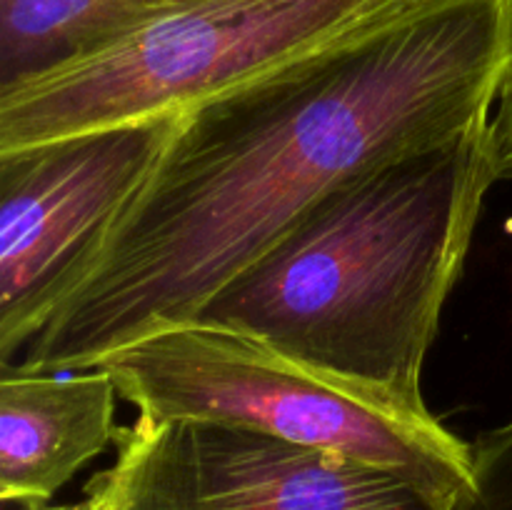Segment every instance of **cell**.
I'll return each mask as SVG.
<instances>
[{
	"instance_id": "cell-9",
	"label": "cell",
	"mask_w": 512,
	"mask_h": 510,
	"mask_svg": "<svg viewBox=\"0 0 512 510\" xmlns=\"http://www.w3.org/2000/svg\"><path fill=\"white\" fill-rule=\"evenodd\" d=\"M448 510H512V418L470 445V483Z\"/></svg>"
},
{
	"instance_id": "cell-7",
	"label": "cell",
	"mask_w": 512,
	"mask_h": 510,
	"mask_svg": "<svg viewBox=\"0 0 512 510\" xmlns=\"http://www.w3.org/2000/svg\"><path fill=\"white\" fill-rule=\"evenodd\" d=\"M115 380L103 368H0V498L48 503L85 463L115 445Z\"/></svg>"
},
{
	"instance_id": "cell-1",
	"label": "cell",
	"mask_w": 512,
	"mask_h": 510,
	"mask_svg": "<svg viewBox=\"0 0 512 510\" xmlns=\"http://www.w3.org/2000/svg\"><path fill=\"white\" fill-rule=\"evenodd\" d=\"M510 60L512 0H428L180 110L13 365L88 370L193 320L335 188L490 118Z\"/></svg>"
},
{
	"instance_id": "cell-2",
	"label": "cell",
	"mask_w": 512,
	"mask_h": 510,
	"mask_svg": "<svg viewBox=\"0 0 512 510\" xmlns=\"http://www.w3.org/2000/svg\"><path fill=\"white\" fill-rule=\"evenodd\" d=\"M498 180L490 118L373 165L325 195L195 318L428 410L425 358Z\"/></svg>"
},
{
	"instance_id": "cell-4",
	"label": "cell",
	"mask_w": 512,
	"mask_h": 510,
	"mask_svg": "<svg viewBox=\"0 0 512 510\" xmlns=\"http://www.w3.org/2000/svg\"><path fill=\"white\" fill-rule=\"evenodd\" d=\"M428 0H180L118 43L0 93V153L168 118Z\"/></svg>"
},
{
	"instance_id": "cell-8",
	"label": "cell",
	"mask_w": 512,
	"mask_h": 510,
	"mask_svg": "<svg viewBox=\"0 0 512 510\" xmlns=\"http://www.w3.org/2000/svg\"><path fill=\"white\" fill-rule=\"evenodd\" d=\"M180 0H0V93L63 70Z\"/></svg>"
},
{
	"instance_id": "cell-10",
	"label": "cell",
	"mask_w": 512,
	"mask_h": 510,
	"mask_svg": "<svg viewBox=\"0 0 512 510\" xmlns=\"http://www.w3.org/2000/svg\"><path fill=\"white\" fill-rule=\"evenodd\" d=\"M490 133H493L503 178H512V60L503 85H500L498 103L490 115Z\"/></svg>"
},
{
	"instance_id": "cell-5",
	"label": "cell",
	"mask_w": 512,
	"mask_h": 510,
	"mask_svg": "<svg viewBox=\"0 0 512 510\" xmlns=\"http://www.w3.org/2000/svg\"><path fill=\"white\" fill-rule=\"evenodd\" d=\"M400 475L210 420L140 415L80 510H448Z\"/></svg>"
},
{
	"instance_id": "cell-6",
	"label": "cell",
	"mask_w": 512,
	"mask_h": 510,
	"mask_svg": "<svg viewBox=\"0 0 512 510\" xmlns=\"http://www.w3.org/2000/svg\"><path fill=\"white\" fill-rule=\"evenodd\" d=\"M178 115L0 153V360L68 290L168 143Z\"/></svg>"
},
{
	"instance_id": "cell-3",
	"label": "cell",
	"mask_w": 512,
	"mask_h": 510,
	"mask_svg": "<svg viewBox=\"0 0 512 510\" xmlns=\"http://www.w3.org/2000/svg\"><path fill=\"white\" fill-rule=\"evenodd\" d=\"M140 415L210 420L388 470L438 503L470 483V443L413 410L208 320L168 325L98 363Z\"/></svg>"
}]
</instances>
